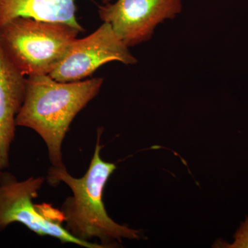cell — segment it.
I'll return each mask as SVG.
<instances>
[{
    "mask_svg": "<svg viewBox=\"0 0 248 248\" xmlns=\"http://www.w3.org/2000/svg\"><path fill=\"white\" fill-rule=\"evenodd\" d=\"M102 133V130H98L94 154L82 177H73L65 166H52L46 177L51 186L63 183L71 189L73 195L63 202L60 208L66 223L64 228L76 239L93 248L115 247L124 239L141 237L140 231L116 223L106 210L103 194L108 180L117 167L101 158Z\"/></svg>",
    "mask_w": 248,
    "mask_h": 248,
    "instance_id": "1",
    "label": "cell"
},
{
    "mask_svg": "<svg viewBox=\"0 0 248 248\" xmlns=\"http://www.w3.org/2000/svg\"><path fill=\"white\" fill-rule=\"evenodd\" d=\"M104 78L61 82L49 75L27 77L26 94L17 126L32 129L46 145L53 166H64L62 143L72 122L99 94Z\"/></svg>",
    "mask_w": 248,
    "mask_h": 248,
    "instance_id": "2",
    "label": "cell"
},
{
    "mask_svg": "<svg viewBox=\"0 0 248 248\" xmlns=\"http://www.w3.org/2000/svg\"><path fill=\"white\" fill-rule=\"evenodd\" d=\"M79 32L66 23L16 17L0 27V46L23 76L50 75Z\"/></svg>",
    "mask_w": 248,
    "mask_h": 248,
    "instance_id": "3",
    "label": "cell"
},
{
    "mask_svg": "<svg viewBox=\"0 0 248 248\" xmlns=\"http://www.w3.org/2000/svg\"><path fill=\"white\" fill-rule=\"evenodd\" d=\"M45 182L44 177H31L18 181L12 173L2 171L0 175V231L19 223L40 236H48L81 247L93 248L76 239L62 226L61 211L51 205H38L33 200Z\"/></svg>",
    "mask_w": 248,
    "mask_h": 248,
    "instance_id": "4",
    "label": "cell"
},
{
    "mask_svg": "<svg viewBox=\"0 0 248 248\" xmlns=\"http://www.w3.org/2000/svg\"><path fill=\"white\" fill-rule=\"evenodd\" d=\"M125 65L138 63L129 47L110 24L104 22L87 37L76 39L62 61L49 76L61 82L82 81L110 62Z\"/></svg>",
    "mask_w": 248,
    "mask_h": 248,
    "instance_id": "5",
    "label": "cell"
},
{
    "mask_svg": "<svg viewBox=\"0 0 248 248\" xmlns=\"http://www.w3.org/2000/svg\"><path fill=\"white\" fill-rule=\"evenodd\" d=\"M182 9V0H116L98 6V14L130 48L151 40L159 24Z\"/></svg>",
    "mask_w": 248,
    "mask_h": 248,
    "instance_id": "6",
    "label": "cell"
},
{
    "mask_svg": "<svg viewBox=\"0 0 248 248\" xmlns=\"http://www.w3.org/2000/svg\"><path fill=\"white\" fill-rule=\"evenodd\" d=\"M26 80L27 77L10 62L0 46V171L9 167L16 117L25 99Z\"/></svg>",
    "mask_w": 248,
    "mask_h": 248,
    "instance_id": "7",
    "label": "cell"
},
{
    "mask_svg": "<svg viewBox=\"0 0 248 248\" xmlns=\"http://www.w3.org/2000/svg\"><path fill=\"white\" fill-rule=\"evenodd\" d=\"M76 0H0V27L16 17L63 22L84 32L76 17ZM113 0H102L104 4Z\"/></svg>",
    "mask_w": 248,
    "mask_h": 248,
    "instance_id": "8",
    "label": "cell"
},
{
    "mask_svg": "<svg viewBox=\"0 0 248 248\" xmlns=\"http://www.w3.org/2000/svg\"><path fill=\"white\" fill-rule=\"evenodd\" d=\"M234 241L232 244L224 241H217L215 247L226 248H248V216L241 223L239 229L234 236Z\"/></svg>",
    "mask_w": 248,
    "mask_h": 248,
    "instance_id": "9",
    "label": "cell"
},
{
    "mask_svg": "<svg viewBox=\"0 0 248 248\" xmlns=\"http://www.w3.org/2000/svg\"><path fill=\"white\" fill-rule=\"evenodd\" d=\"M1 172H2V171H0V175H1Z\"/></svg>",
    "mask_w": 248,
    "mask_h": 248,
    "instance_id": "10",
    "label": "cell"
}]
</instances>
